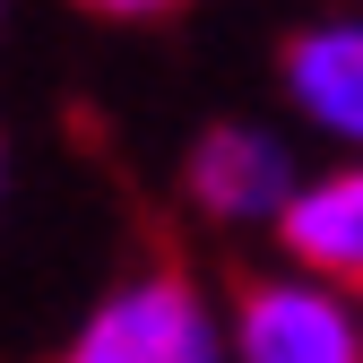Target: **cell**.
<instances>
[{
	"label": "cell",
	"mask_w": 363,
	"mask_h": 363,
	"mask_svg": "<svg viewBox=\"0 0 363 363\" xmlns=\"http://www.w3.org/2000/svg\"><path fill=\"white\" fill-rule=\"evenodd\" d=\"M61 363H216L208 294L182 277L173 259H156V268H139V277H121L78 320V337L61 346Z\"/></svg>",
	"instance_id": "1"
},
{
	"label": "cell",
	"mask_w": 363,
	"mask_h": 363,
	"mask_svg": "<svg viewBox=\"0 0 363 363\" xmlns=\"http://www.w3.org/2000/svg\"><path fill=\"white\" fill-rule=\"evenodd\" d=\"M69 9H86V18H104V26H147V18H173L182 0H69Z\"/></svg>",
	"instance_id": "6"
},
{
	"label": "cell",
	"mask_w": 363,
	"mask_h": 363,
	"mask_svg": "<svg viewBox=\"0 0 363 363\" xmlns=\"http://www.w3.org/2000/svg\"><path fill=\"white\" fill-rule=\"evenodd\" d=\"M277 242L303 277H320L337 294L363 286V164H337L320 182H303L294 208L277 216Z\"/></svg>",
	"instance_id": "4"
},
{
	"label": "cell",
	"mask_w": 363,
	"mask_h": 363,
	"mask_svg": "<svg viewBox=\"0 0 363 363\" xmlns=\"http://www.w3.org/2000/svg\"><path fill=\"white\" fill-rule=\"evenodd\" d=\"M182 191H191V208H208L225 225H251V216L277 225L303 182H294V156L268 139V130L216 121V130H199V147L182 156Z\"/></svg>",
	"instance_id": "3"
},
{
	"label": "cell",
	"mask_w": 363,
	"mask_h": 363,
	"mask_svg": "<svg viewBox=\"0 0 363 363\" xmlns=\"http://www.w3.org/2000/svg\"><path fill=\"white\" fill-rule=\"evenodd\" d=\"M234 354L242 363H363V311L320 277H242Z\"/></svg>",
	"instance_id": "2"
},
{
	"label": "cell",
	"mask_w": 363,
	"mask_h": 363,
	"mask_svg": "<svg viewBox=\"0 0 363 363\" xmlns=\"http://www.w3.org/2000/svg\"><path fill=\"white\" fill-rule=\"evenodd\" d=\"M286 96L337 130V139L363 147V18H329V26H303L286 43Z\"/></svg>",
	"instance_id": "5"
}]
</instances>
